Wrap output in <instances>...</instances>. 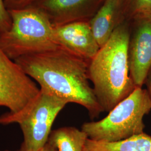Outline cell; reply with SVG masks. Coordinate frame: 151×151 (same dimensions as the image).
I'll use <instances>...</instances> for the list:
<instances>
[{"instance_id":"6da1fadb","label":"cell","mask_w":151,"mask_h":151,"mask_svg":"<svg viewBox=\"0 0 151 151\" xmlns=\"http://www.w3.org/2000/svg\"><path fill=\"white\" fill-rule=\"evenodd\" d=\"M14 61L38 83L40 89L68 104L82 106L91 119L103 112L90 84V60L59 45L46 52L23 56Z\"/></svg>"},{"instance_id":"7a4b0ae2","label":"cell","mask_w":151,"mask_h":151,"mask_svg":"<svg viewBox=\"0 0 151 151\" xmlns=\"http://www.w3.org/2000/svg\"><path fill=\"white\" fill-rule=\"evenodd\" d=\"M130 32V22L125 20L90 60L89 80L103 111L109 112L136 88L129 75Z\"/></svg>"},{"instance_id":"3957f363","label":"cell","mask_w":151,"mask_h":151,"mask_svg":"<svg viewBox=\"0 0 151 151\" xmlns=\"http://www.w3.org/2000/svg\"><path fill=\"white\" fill-rule=\"evenodd\" d=\"M9 11L11 25L0 35V48L10 59L15 60L59 46L54 27L42 11L32 6Z\"/></svg>"},{"instance_id":"277c9868","label":"cell","mask_w":151,"mask_h":151,"mask_svg":"<svg viewBox=\"0 0 151 151\" xmlns=\"http://www.w3.org/2000/svg\"><path fill=\"white\" fill-rule=\"evenodd\" d=\"M151 110L146 89L136 87L128 96L108 112L104 118L82 124L81 129L92 140L118 142L144 133L143 118Z\"/></svg>"},{"instance_id":"5b68a950","label":"cell","mask_w":151,"mask_h":151,"mask_svg":"<svg viewBox=\"0 0 151 151\" xmlns=\"http://www.w3.org/2000/svg\"><path fill=\"white\" fill-rule=\"evenodd\" d=\"M68 103L40 88L36 97L20 111L0 116V124H19L25 151H37L45 145L54 120Z\"/></svg>"},{"instance_id":"8992f818","label":"cell","mask_w":151,"mask_h":151,"mask_svg":"<svg viewBox=\"0 0 151 151\" xmlns=\"http://www.w3.org/2000/svg\"><path fill=\"white\" fill-rule=\"evenodd\" d=\"M40 92L35 82L0 48V107L20 111Z\"/></svg>"},{"instance_id":"52a82bcc","label":"cell","mask_w":151,"mask_h":151,"mask_svg":"<svg viewBox=\"0 0 151 151\" xmlns=\"http://www.w3.org/2000/svg\"><path fill=\"white\" fill-rule=\"evenodd\" d=\"M128 61L130 77L142 87L151 67V15L130 22Z\"/></svg>"},{"instance_id":"ba28073f","label":"cell","mask_w":151,"mask_h":151,"mask_svg":"<svg viewBox=\"0 0 151 151\" xmlns=\"http://www.w3.org/2000/svg\"><path fill=\"white\" fill-rule=\"evenodd\" d=\"M105 0H35L32 6L44 14L54 27L89 22Z\"/></svg>"},{"instance_id":"9c48e42d","label":"cell","mask_w":151,"mask_h":151,"mask_svg":"<svg viewBox=\"0 0 151 151\" xmlns=\"http://www.w3.org/2000/svg\"><path fill=\"white\" fill-rule=\"evenodd\" d=\"M54 35L60 46L88 60L100 49L89 22H73L54 27Z\"/></svg>"},{"instance_id":"30bf717a","label":"cell","mask_w":151,"mask_h":151,"mask_svg":"<svg viewBox=\"0 0 151 151\" xmlns=\"http://www.w3.org/2000/svg\"><path fill=\"white\" fill-rule=\"evenodd\" d=\"M124 21L123 0H105L89 21L100 48L108 42L116 28Z\"/></svg>"},{"instance_id":"8fae6325","label":"cell","mask_w":151,"mask_h":151,"mask_svg":"<svg viewBox=\"0 0 151 151\" xmlns=\"http://www.w3.org/2000/svg\"><path fill=\"white\" fill-rule=\"evenodd\" d=\"M83 151H151V136L145 132L118 142L87 139Z\"/></svg>"},{"instance_id":"7c38bea8","label":"cell","mask_w":151,"mask_h":151,"mask_svg":"<svg viewBox=\"0 0 151 151\" xmlns=\"http://www.w3.org/2000/svg\"><path fill=\"white\" fill-rule=\"evenodd\" d=\"M88 136L74 127H63L52 130L48 143L55 151H83Z\"/></svg>"},{"instance_id":"4fadbf2b","label":"cell","mask_w":151,"mask_h":151,"mask_svg":"<svg viewBox=\"0 0 151 151\" xmlns=\"http://www.w3.org/2000/svg\"><path fill=\"white\" fill-rule=\"evenodd\" d=\"M123 9L125 20L131 22L151 15V0H123Z\"/></svg>"},{"instance_id":"5bb4252c","label":"cell","mask_w":151,"mask_h":151,"mask_svg":"<svg viewBox=\"0 0 151 151\" xmlns=\"http://www.w3.org/2000/svg\"><path fill=\"white\" fill-rule=\"evenodd\" d=\"M11 25L9 11L6 7L4 0H0V35L6 32Z\"/></svg>"},{"instance_id":"9a60e30c","label":"cell","mask_w":151,"mask_h":151,"mask_svg":"<svg viewBox=\"0 0 151 151\" xmlns=\"http://www.w3.org/2000/svg\"><path fill=\"white\" fill-rule=\"evenodd\" d=\"M35 0H4L8 10L22 9L32 5Z\"/></svg>"},{"instance_id":"2e32d148","label":"cell","mask_w":151,"mask_h":151,"mask_svg":"<svg viewBox=\"0 0 151 151\" xmlns=\"http://www.w3.org/2000/svg\"><path fill=\"white\" fill-rule=\"evenodd\" d=\"M145 84L146 85V90L148 93L151 101V67L147 76Z\"/></svg>"},{"instance_id":"e0dca14e","label":"cell","mask_w":151,"mask_h":151,"mask_svg":"<svg viewBox=\"0 0 151 151\" xmlns=\"http://www.w3.org/2000/svg\"><path fill=\"white\" fill-rule=\"evenodd\" d=\"M55 151L54 148L51 146L48 142L45 144V145L42 148H40L39 150L37 151Z\"/></svg>"},{"instance_id":"ac0fdd59","label":"cell","mask_w":151,"mask_h":151,"mask_svg":"<svg viewBox=\"0 0 151 151\" xmlns=\"http://www.w3.org/2000/svg\"><path fill=\"white\" fill-rule=\"evenodd\" d=\"M25 151V150H24V147H22V146H21V148L19 149V150H15V151H11V150H2V151Z\"/></svg>"}]
</instances>
